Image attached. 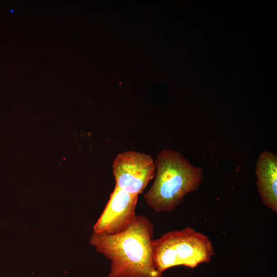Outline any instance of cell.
Instances as JSON below:
<instances>
[{"mask_svg":"<svg viewBox=\"0 0 277 277\" xmlns=\"http://www.w3.org/2000/svg\"><path fill=\"white\" fill-rule=\"evenodd\" d=\"M256 185L262 203L277 212V155L264 151L259 156L255 166Z\"/></svg>","mask_w":277,"mask_h":277,"instance_id":"obj_6","label":"cell"},{"mask_svg":"<svg viewBox=\"0 0 277 277\" xmlns=\"http://www.w3.org/2000/svg\"><path fill=\"white\" fill-rule=\"evenodd\" d=\"M154 162L155 179L144 197L154 211H171L183 203L187 194L199 189L203 171L170 149L162 150Z\"/></svg>","mask_w":277,"mask_h":277,"instance_id":"obj_2","label":"cell"},{"mask_svg":"<svg viewBox=\"0 0 277 277\" xmlns=\"http://www.w3.org/2000/svg\"><path fill=\"white\" fill-rule=\"evenodd\" d=\"M115 187L130 194L142 193L155 175L154 162L148 154L127 151L116 155L112 165Z\"/></svg>","mask_w":277,"mask_h":277,"instance_id":"obj_4","label":"cell"},{"mask_svg":"<svg viewBox=\"0 0 277 277\" xmlns=\"http://www.w3.org/2000/svg\"><path fill=\"white\" fill-rule=\"evenodd\" d=\"M152 251L154 266L161 273L179 265L194 268L209 262L214 254L209 238L190 227L170 231L153 240Z\"/></svg>","mask_w":277,"mask_h":277,"instance_id":"obj_3","label":"cell"},{"mask_svg":"<svg viewBox=\"0 0 277 277\" xmlns=\"http://www.w3.org/2000/svg\"><path fill=\"white\" fill-rule=\"evenodd\" d=\"M153 224L147 217L136 215L120 233L93 232L90 243L110 262L108 277H162L153 261Z\"/></svg>","mask_w":277,"mask_h":277,"instance_id":"obj_1","label":"cell"},{"mask_svg":"<svg viewBox=\"0 0 277 277\" xmlns=\"http://www.w3.org/2000/svg\"><path fill=\"white\" fill-rule=\"evenodd\" d=\"M138 195L116 187L110 194L104 210L93 226V232L109 235L126 230L134 221Z\"/></svg>","mask_w":277,"mask_h":277,"instance_id":"obj_5","label":"cell"}]
</instances>
